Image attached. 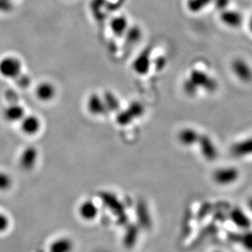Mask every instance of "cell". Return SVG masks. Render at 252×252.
Here are the masks:
<instances>
[{
    "instance_id": "484cf974",
    "label": "cell",
    "mask_w": 252,
    "mask_h": 252,
    "mask_svg": "<svg viewBox=\"0 0 252 252\" xmlns=\"http://www.w3.org/2000/svg\"><path fill=\"white\" fill-rule=\"evenodd\" d=\"M222 252V251L216 250V251H213V252Z\"/></svg>"
},
{
    "instance_id": "277c9868",
    "label": "cell",
    "mask_w": 252,
    "mask_h": 252,
    "mask_svg": "<svg viewBox=\"0 0 252 252\" xmlns=\"http://www.w3.org/2000/svg\"><path fill=\"white\" fill-rule=\"evenodd\" d=\"M198 147L202 153V157L208 161H214L218 157V149L214 140L209 136L202 134L198 140Z\"/></svg>"
},
{
    "instance_id": "2e32d148",
    "label": "cell",
    "mask_w": 252,
    "mask_h": 252,
    "mask_svg": "<svg viewBox=\"0 0 252 252\" xmlns=\"http://www.w3.org/2000/svg\"><path fill=\"white\" fill-rule=\"evenodd\" d=\"M73 243L68 238H60L51 245L50 252H70Z\"/></svg>"
},
{
    "instance_id": "7c38bea8",
    "label": "cell",
    "mask_w": 252,
    "mask_h": 252,
    "mask_svg": "<svg viewBox=\"0 0 252 252\" xmlns=\"http://www.w3.org/2000/svg\"><path fill=\"white\" fill-rule=\"evenodd\" d=\"M231 153L237 157H243L252 154V138L239 140L231 148Z\"/></svg>"
},
{
    "instance_id": "e0dca14e",
    "label": "cell",
    "mask_w": 252,
    "mask_h": 252,
    "mask_svg": "<svg viewBox=\"0 0 252 252\" xmlns=\"http://www.w3.org/2000/svg\"><path fill=\"white\" fill-rule=\"evenodd\" d=\"M110 27L116 36H122L126 32L127 29V22L124 17H117L112 20Z\"/></svg>"
},
{
    "instance_id": "ba28073f",
    "label": "cell",
    "mask_w": 252,
    "mask_h": 252,
    "mask_svg": "<svg viewBox=\"0 0 252 252\" xmlns=\"http://www.w3.org/2000/svg\"><path fill=\"white\" fill-rule=\"evenodd\" d=\"M201 133L195 128L187 127L180 130L177 134V139L181 145L184 147H192L198 143Z\"/></svg>"
},
{
    "instance_id": "4fadbf2b",
    "label": "cell",
    "mask_w": 252,
    "mask_h": 252,
    "mask_svg": "<svg viewBox=\"0 0 252 252\" xmlns=\"http://www.w3.org/2000/svg\"><path fill=\"white\" fill-rule=\"evenodd\" d=\"M221 22L229 28H238L243 23V16L236 11H224L220 17Z\"/></svg>"
},
{
    "instance_id": "8fae6325",
    "label": "cell",
    "mask_w": 252,
    "mask_h": 252,
    "mask_svg": "<svg viewBox=\"0 0 252 252\" xmlns=\"http://www.w3.org/2000/svg\"><path fill=\"white\" fill-rule=\"evenodd\" d=\"M26 116L24 107L17 103H12L7 106L3 111V117L7 122L11 123L20 122Z\"/></svg>"
},
{
    "instance_id": "d4e9b609",
    "label": "cell",
    "mask_w": 252,
    "mask_h": 252,
    "mask_svg": "<svg viewBox=\"0 0 252 252\" xmlns=\"http://www.w3.org/2000/svg\"><path fill=\"white\" fill-rule=\"evenodd\" d=\"M248 30H249L251 35L252 36V14L249 18V21H248Z\"/></svg>"
},
{
    "instance_id": "7a4b0ae2",
    "label": "cell",
    "mask_w": 252,
    "mask_h": 252,
    "mask_svg": "<svg viewBox=\"0 0 252 252\" xmlns=\"http://www.w3.org/2000/svg\"><path fill=\"white\" fill-rule=\"evenodd\" d=\"M22 62L18 57L7 56L0 60V75L6 79H17L22 73Z\"/></svg>"
},
{
    "instance_id": "3957f363",
    "label": "cell",
    "mask_w": 252,
    "mask_h": 252,
    "mask_svg": "<svg viewBox=\"0 0 252 252\" xmlns=\"http://www.w3.org/2000/svg\"><path fill=\"white\" fill-rule=\"evenodd\" d=\"M231 71L238 81L248 84L252 81V67L248 61L238 57L231 62Z\"/></svg>"
},
{
    "instance_id": "d6986e66",
    "label": "cell",
    "mask_w": 252,
    "mask_h": 252,
    "mask_svg": "<svg viewBox=\"0 0 252 252\" xmlns=\"http://www.w3.org/2000/svg\"><path fill=\"white\" fill-rule=\"evenodd\" d=\"M104 101H105V106L109 111H117L119 108V101L116 98V96L113 94L112 93H106L103 96Z\"/></svg>"
},
{
    "instance_id": "9c48e42d",
    "label": "cell",
    "mask_w": 252,
    "mask_h": 252,
    "mask_svg": "<svg viewBox=\"0 0 252 252\" xmlns=\"http://www.w3.org/2000/svg\"><path fill=\"white\" fill-rule=\"evenodd\" d=\"M38 152L33 146L25 148L20 157V166L25 170H31L35 167L38 161Z\"/></svg>"
},
{
    "instance_id": "603a6c76",
    "label": "cell",
    "mask_w": 252,
    "mask_h": 252,
    "mask_svg": "<svg viewBox=\"0 0 252 252\" xmlns=\"http://www.w3.org/2000/svg\"><path fill=\"white\" fill-rule=\"evenodd\" d=\"M9 227V220L4 214L0 213V233L5 232Z\"/></svg>"
},
{
    "instance_id": "ffe728a7",
    "label": "cell",
    "mask_w": 252,
    "mask_h": 252,
    "mask_svg": "<svg viewBox=\"0 0 252 252\" xmlns=\"http://www.w3.org/2000/svg\"><path fill=\"white\" fill-rule=\"evenodd\" d=\"M212 0H189L188 7L193 12L202 11L207 5L209 4Z\"/></svg>"
},
{
    "instance_id": "52a82bcc",
    "label": "cell",
    "mask_w": 252,
    "mask_h": 252,
    "mask_svg": "<svg viewBox=\"0 0 252 252\" xmlns=\"http://www.w3.org/2000/svg\"><path fill=\"white\" fill-rule=\"evenodd\" d=\"M20 123L22 132L29 136L35 135L42 128L40 119L35 115H26Z\"/></svg>"
},
{
    "instance_id": "6da1fadb",
    "label": "cell",
    "mask_w": 252,
    "mask_h": 252,
    "mask_svg": "<svg viewBox=\"0 0 252 252\" xmlns=\"http://www.w3.org/2000/svg\"><path fill=\"white\" fill-rule=\"evenodd\" d=\"M212 178L218 185H232L240 178V171L234 167H219L213 171Z\"/></svg>"
},
{
    "instance_id": "5b68a950",
    "label": "cell",
    "mask_w": 252,
    "mask_h": 252,
    "mask_svg": "<svg viewBox=\"0 0 252 252\" xmlns=\"http://www.w3.org/2000/svg\"><path fill=\"white\" fill-rule=\"evenodd\" d=\"M86 106L88 112L95 117L103 116L108 112L103 96L101 97L97 93H93L88 97Z\"/></svg>"
},
{
    "instance_id": "9a60e30c",
    "label": "cell",
    "mask_w": 252,
    "mask_h": 252,
    "mask_svg": "<svg viewBox=\"0 0 252 252\" xmlns=\"http://www.w3.org/2000/svg\"><path fill=\"white\" fill-rule=\"evenodd\" d=\"M101 199L103 202L115 214H120L124 209L119 200L111 193H104L101 194Z\"/></svg>"
},
{
    "instance_id": "5bb4252c",
    "label": "cell",
    "mask_w": 252,
    "mask_h": 252,
    "mask_svg": "<svg viewBox=\"0 0 252 252\" xmlns=\"http://www.w3.org/2000/svg\"><path fill=\"white\" fill-rule=\"evenodd\" d=\"M79 214L85 220H93L97 216L98 208L93 202L88 201L84 202L79 207Z\"/></svg>"
},
{
    "instance_id": "8992f818",
    "label": "cell",
    "mask_w": 252,
    "mask_h": 252,
    "mask_svg": "<svg viewBox=\"0 0 252 252\" xmlns=\"http://www.w3.org/2000/svg\"><path fill=\"white\" fill-rule=\"evenodd\" d=\"M34 93L36 98L41 102H51L57 95V88L53 84L48 81H43L36 86Z\"/></svg>"
},
{
    "instance_id": "44dd1931",
    "label": "cell",
    "mask_w": 252,
    "mask_h": 252,
    "mask_svg": "<svg viewBox=\"0 0 252 252\" xmlns=\"http://www.w3.org/2000/svg\"><path fill=\"white\" fill-rule=\"evenodd\" d=\"M12 178L4 172H0V191H6L12 186Z\"/></svg>"
},
{
    "instance_id": "ac0fdd59",
    "label": "cell",
    "mask_w": 252,
    "mask_h": 252,
    "mask_svg": "<svg viewBox=\"0 0 252 252\" xmlns=\"http://www.w3.org/2000/svg\"><path fill=\"white\" fill-rule=\"evenodd\" d=\"M239 245L247 252H252V228L242 231L238 238Z\"/></svg>"
},
{
    "instance_id": "30bf717a",
    "label": "cell",
    "mask_w": 252,
    "mask_h": 252,
    "mask_svg": "<svg viewBox=\"0 0 252 252\" xmlns=\"http://www.w3.org/2000/svg\"><path fill=\"white\" fill-rule=\"evenodd\" d=\"M230 219L233 224L242 231L252 228V219L244 210L233 209L231 212Z\"/></svg>"
},
{
    "instance_id": "cb8c5ba5",
    "label": "cell",
    "mask_w": 252,
    "mask_h": 252,
    "mask_svg": "<svg viewBox=\"0 0 252 252\" xmlns=\"http://www.w3.org/2000/svg\"><path fill=\"white\" fill-rule=\"evenodd\" d=\"M247 208H248V211L250 212L251 214H252V197H251L250 198H248V199Z\"/></svg>"
},
{
    "instance_id": "7402d4cb",
    "label": "cell",
    "mask_w": 252,
    "mask_h": 252,
    "mask_svg": "<svg viewBox=\"0 0 252 252\" xmlns=\"http://www.w3.org/2000/svg\"><path fill=\"white\" fill-rule=\"evenodd\" d=\"M15 80L17 81V84L19 85V87L22 88H27L31 84V80H30L28 76H26V75H22V73Z\"/></svg>"
}]
</instances>
